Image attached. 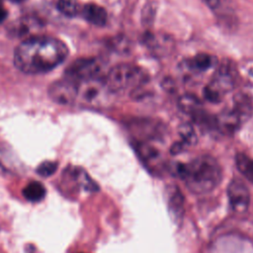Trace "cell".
<instances>
[{
  "label": "cell",
  "instance_id": "obj_1",
  "mask_svg": "<svg viewBox=\"0 0 253 253\" xmlns=\"http://www.w3.org/2000/svg\"><path fill=\"white\" fill-rule=\"evenodd\" d=\"M68 54L66 44L51 37H32L15 49L14 62L28 74L47 72L59 65Z\"/></svg>",
  "mask_w": 253,
  "mask_h": 253
},
{
  "label": "cell",
  "instance_id": "obj_2",
  "mask_svg": "<svg viewBox=\"0 0 253 253\" xmlns=\"http://www.w3.org/2000/svg\"><path fill=\"white\" fill-rule=\"evenodd\" d=\"M176 172L189 190L204 194L212 191L221 181L222 171L218 162L210 155H202L180 163Z\"/></svg>",
  "mask_w": 253,
  "mask_h": 253
},
{
  "label": "cell",
  "instance_id": "obj_3",
  "mask_svg": "<svg viewBox=\"0 0 253 253\" xmlns=\"http://www.w3.org/2000/svg\"><path fill=\"white\" fill-rule=\"evenodd\" d=\"M146 81L145 72L136 65L121 63L114 66L107 74L104 82L110 92L133 89Z\"/></svg>",
  "mask_w": 253,
  "mask_h": 253
},
{
  "label": "cell",
  "instance_id": "obj_4",
  "mask_svg": "<svg viewBox=\"0 0 253 253\" xmlns=\"http://www.w3.org/2000/svg\"><path fill=\"white\" fill-rule=\"evenodd\" d=\"M235 83V68L229 63H223L218 67L211 81L205 88V96L211 102H219L224 94L234 88Z\"/></svg>",
  "mask_w": 253,
  "mask_h": 253
},
{
  "label": "cell",
  "instance_id": "obj_5",
  "mask_svg": "<svg viewBox=\"0 0 253 253\" xmlns=\"http://www.w3.org/2000/svg\"><path fill=\"white\" fill-rule=\"evenodd\" d=\"M100 65L94 58H84L74 61L66 69L67 79L80 84L98 78Z\"/></svg>",
  "mask_w": 253,
  "mask_h": 253
},
{
  "label": "cell",
  "instance_id": "obj_6",
  "mask_svg": "<svg viewBox=\"0 0 253 253\" xmlns=\"http://www.w3.org/2000/svg\"><path fill=\"white\" fill-rule=\"evenodd\" d=\"M227 196L231 209L237 213H243L247 211L250 203V193L246 185L238 180L230 181L227 188Z\"/></svg>",
  "mask_w": 253,
  "mask_h": 253
},
{
  "label": "cell",
  "instance_id": "obj_7",
  "mask_svg": "<svg viewBox=\"0 0 253 253\" xmlns=\"http://www.w3.org/2000/svg\"><path fill=\"white\" fill-rule=\"evenodd\" d=\"M62 185L73 186L85 191H96V183L90 178L84 169L77 166H68L62 172Z\"/></svg>",
  "mask_w": 253,
  "mask_h": 253
},
{
  "label": "cell",
  "instance_id": "obj_8",
  "mask_svg": "<svg viewBox=\"0 0 253 253\" xmlns=\"http://www.w3.org/2000/svg\"><path fill=\"white\" fill-rule=\"evenodd\" d=\"M49 96L59 104H69L78 96V84L69 80L54 82L49 88Z\"/></svg>",
  "mask_w": 253,
  "mask_h": 253
},
{
  "label": "cell",
  "instance_id": "obj_9",
  "mask_svg": "<svg viewBox=\"0 0 253 253\" xmlns=\"http://www.w3.org/2000/svg\"><path fill=\"white\" fill-rule=\"evenodd\" d=\"M82 17L89 23L102 27L107 23V12L106 10L94 3L84 5L80 11Z\"/></svg>",
  "mask_w": 253,
  "mask_h": 253
},
{
  "label": "cell",
  "instance_id": "obj_10",
  "mask_svg": "<svg viewBox=\"0 0 253 253\" xmlns=\"http://www.w3.org/2000/svg\"><path fill=\"white\" fill-rule=\"evenodd\" d=\"M231 109L240 117V119L243 121V123L245 121H247L251 114H252V110H253V106L251 103L250 98L243 94V93H239L236 94L232 100V106Z\"/></svg>",
  "mask_w": 253,
  "mask_h": 253
},
{
  "label": "cell",
  "instance_id": "obj_11",
  "mask_svg": "<svg viewBox=\"0 0 253 253\" xmlns=\"http://www.w3.org/2000/svg\"><path fill=\"white\" fill-rule=\"evenodd\" d=\"M46 195L45 187L38 181L30 182L24 189H23V196L26 200L32 203H38L44 199Z\"/></svg>",
  "mask_w": 253,
  "mask_h": 253
},
{
  "label": "cell",
  "instance_id": "obj_12",
  "mask_svg": "<svg viewBox=\"0 0 253 253\" xmlns=\"http://www.w3.org/2000/svg\"><path fill=\"white\" fill-rule=\"evenodd\" d=\"M179 107L185 113L190 114L192 117L198 115L203 110L202 104L199 99L193 95H184L179 99Z\"/></svg>",
  "mask_w": 253,
  "mask_h": 253
},
{
  "label": "cell",
  "instance_id": "obj_13",
  "mask_svg": "<svg viewBox=\"0 0 253 253\" xmlns=\"http://www.w3.org/2000/svg\"><path fill=\"white\" fill-rule=\"evenodd\" d=\"M213 58L207 53H200L188 61V67L194 71H206L213 64Z\"/></svg>",
  "mask_w": 253,
  "mask_h": 253
},
{
  "label": "cell",
  "instance_id": "obj_14",
  "mask_svg": "<svg viewBox=\"0 0 253 253\" xmlns=\"http://www.w3.org/2000/svg\"><path fill=\"white\" fill-rule=\"evenodd\" d=\"M235 161L240 173L253 183V159L244 153H238L235 157Z\"/></svg>",
  "mask_w": 253,
  "mask_h": 253
},
{
  "label": "cell",
  "instance_id": "obj_15",
  "mask_svg": "<svg viewBox=\"0 0 253 253\" xmlns=\"http://www.w3.org/2000/svg\"><path fill=\"white\" fill-rule=\"evenodd\" d=\"M57 9L67 17H74L81 11L78 0H57Z\"/></svg>",
  "mask_w": 253,
  "mask_h": 253
},
{
  "label": "cell",
  "instance_id": "obj_16",
  "mask_svg": "<svg viewBox=\"0 0 253 253\" xmlns=\"http://www.w3.org/2000/svg\"><path fill=\"white\" fill-rule=\"evenodd\" d=\"M179 134L182 137V144H194L197 141V135L192 127V126L188 124H184L179 126Z\"/></svg>",
  "mask_w": 253,
  "mask_h": 253
},
{
  "label": "cell",
  "instance_id": "obj_17",
  "mask_svg": "<svg viewBox=\"0 0 253 253\" xmlns=\"http://www.w3.org/2000/svg\"><path fill=\"white\" fill-rule=\"evenodd\" d=\"M57 169V163L54 161H43L37 167V173L42 177L51 176Z\"/></svg>",
  "mask_w": 253,
  "mask_h": 253
},
{
  "label": "cell",
  "instance_id": "obj_18",
  "mask_svg": "<svg viewBox=\"0 0 253 253\" xmlns=\"http://www.w3.org/2000/svg\"><path fill=\"white\" fill-rule=\"evenodd\" d=\"M7 14L8 13H7V10H6L5 6H4V3H3L2 0H0V23L3 22L6 19Z\"/></svg>",
  "mask_w": 253,
  "mask_h": 253
},
{
  "label": "cell",
  "instance_id": "obj_19",
  "mask_svg": "<svg viewBox=\"0 0 253 253\" xmlns=\"http://www.w3.org/2000/svg\"><path fill=\"white\" fill-rule=\"evenodd\" d=\"M11 1H13V2H16V3H20V2H23L24 0H11Z\"/></svg>",
  "mask_w": 253,
  "mask_h": 253
}]
</instances>
